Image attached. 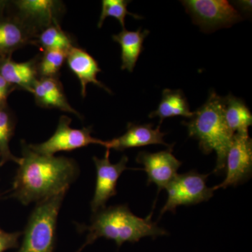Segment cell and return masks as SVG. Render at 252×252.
<instances>
[{"mask_svg":"<svg viewBox=\"0 0 252 252\" xmlns=\"http://www.w3.org/2000/svg\"><path fill=\"white\" fill-rule=\"evenodd\" d=\"M21 147L23 157L15 177L11 196L28 205L67 191L79 175L75 160L41 155L31 150L26 141L21 142Z\"/></svg>","mask_w":252,"mask_h":252,"instance_id":"cell-1","label":"cell"},{"mask_svg":"<svg viewBox=\"0 0 252 252\" xmlns=\"http://www.w3.org/2000/svg\"><path fill=\"white\" fill-rule=\"evenodd\" d=\"M152 212L146 218L136 216L127 205L104 207L94 213L90 225H81L87 231L86 243L81 250L100 238L115 242L118 247L125 243H135L145 237L153 239L167 235L166 230L152 220Z\"/></svg>","mask_w":252,"mask_h":252,"instance_id":"cell-2","label":"cell"},{"mask_svg":"<svg viewBox=\"0 0 252 252\" xmlns=\"http://www.w3.org/2000/svg\"><path fill=\"white\" fill-rule=\"evenodd\" d=\"M183 124L188 129L189 137L198 141L199 147L204 154L216 153L214 173L224 171L225 158L234 136L225 122L224 98L211 93L207 102Z\"/></svg>","mask_w":252,"mask_h":252,"instance_id":"cell-3","label":"cell"},{"mask_svg":"<svg viewBox=\"0 0 252 252\" xmlns=\"http://www.w3.org/2000/svg\"><path fill=\"white\" fill-rule=\"evenodd\" d=\"M66 193L62 192L36 204L17 252H54L58 216Z\"/></svg>","mask_w":252,"mask_h":252,"instance_id":"cell-4","label":"cell"},{"mask_svg":"<svg viewBox=\"0 0 252 252\" xmlns=\"http://www.w3.org/2000/svg\"><path fill=\"white\" fill-rule=\"evenodd\" d=\"M208 176L196 171L177 174L165 188L167 199L160 216L167 212H175L180 206H190L210 200L215 190L207 186Z\"/></svg>","mask_w":252,"mask_h":252,"instance_id":"cell-5","label":"cell"},{"mask_svg":"<svg viewBox=\"0 0 252 252\" xmlns=\"http://www.w3.org/2000/svg\"><path fill=\"white\" fill-rule=\"evenodd\" d=\"M72 119L67 116L60 118L57 128L49 140L40 144H28L33 152L41 155L52 157L61 152H71L87 147L90 144H99L107 147V141L94 138L91 135L92 127L72 128L70 126Z\"/></svg>","mask_w":252,"mask_h":252,"instance_id":"cell-6","label":"cell"},{"mask_svg":"<svg viewBox=\"0 0 252 252\" xmlns=\"http://www.w3.org/2000/svg\"><path fill=\"white\" fill-rule=\"evenodd\" d=\"M182 3L193 22L204 31L228 27L242 19L233 5L225 0H185Z\"/></svg>","mask_w":252,"mask_h":252,"instance_id":"cell-7","label":"cell"},{"mask_svg":"<svg viewBox=\"0 0 252 252\" xmlns=\"http://www.w3.org/2000/svg\"><path fill=\"white\" fill-rule=\"evenodd\" d=\"M15 17L27 26L36 36L55 23H59L64 4L56 0H18L11 1Z\"/></svg>","mask_w":252,"mask_h":252,"instance_id":"cell-8","label":"cell"},{"mask_svg":"<svg viewBox=\"0 0 252 252\" xmlns=\"http://www.w3.org/2000/svg\"><path fill=\"white\" fill-rule=\"evenodd\" d=\"M225 178L213 190L236 187L248 181L252 174V140L249 133H235L225 158Z\"/></svg>","mask_w":252,"mask_h":252,"instance_id":"cell-9","label":"cell"},{"mask_svg":"<svg viewBox=\"0 0 252 252\" xmlns=\"http://www.w3.org/2000/svg\"><path fill=\"white\" fill-rule=\"evenodd\" d=\"M110 150H106L103 158L94 157L96 168V184L94 198L91 203L93 213L106 207L109 199L117 195V185L119 177L127 169L128 158L123 156L117 163L112 164L109 160Z\"/></svg>","mask_w":252,"mask_h":252,"instance_id":"cell-10","label":"cell"},{"mask_svg":"<svg viewBox=\"0 0 252 252\" xmlns=\"http://www.w3.org/2000/svg\"><path fill=\"white\" fill-rule=\"evenodd\" d=\"M136 161L143 165L148 185L155 184L158 192L165 189L175 178L182 164L172 154L171 147L157 153L141 152L136 158Z\"/></svg>","mask_w":252,"mask_h":252,"instance_id":"cell-11","label":"cell"},{"mask_svg":"<svg viewBox=\"0 0 252 252\" xmlns=\"http://www.w3.org/2000/svg\"><path fill=\"white\" fill-rule=\"evenodd\" d=\"M165 133L160 130V126L154 128L152 124H128L124 135L107 141L106 149L124 151L134 147H144L152 144H162L170 147L163 140Z\"/></svg>","mask_w":252,"mask_h":252,"instance_id":"cell-12","label":"cell"},{"mask_svg":"<svg viewBox=\"0 0 252 252\" xmlns=\"http://www.w3.org/2000/svg\"><path fill=\"white\" fill-rule=\"evenodd\" d=\"M68 67L79 79L81 84V94L86 97V89L89 84H94L103 89L109 94L111 91L97 79L101 72L98 63L86 50L74 46L67 53L66 59Z\"/></svg>","mask_w":252,"mask_h":252,"instance_id":"cell-13","label":"cell"},{"mask_svg":"<svg viewBox=\"0 0 252 252\" xmlns=\"http://www.w3.org/2000/svg\"><path fill=\"white\" fill-rule=\"evenodd\" d=\"M38 61L39 56L23 63L15 62L11 56L2 58L0 61V76L16 89L32 94L39 79Z\"/></svg>","mask_w":252,"mask_h":252,"instance_id":"cell-14","label":"cell"},{"mask_svg":"<svg viewBox=\"0 0 252 252\" xmlns=\"http://www.w3.org/2000/svg\"><path fill=\"white\" fill-rule=\"evenodd\" d=\"M32 94L36 104L42 108L56 109L72 113L79 118L81 115L68 102L59 78H41L36 81Z\"/></svg>","mask_w":252,"mask_h":252,"instance_id":"cell-15","label":"cell"},{"mask_svg":"<svg viewBox=\"0 0 252 252\" xmlns=\"http://www.w3.org/2000/svg\"><path fill=\"white\" fill-rule=\"evenodd\" d=\"M35 38V34L14 16L0 19V56L9 57L16 50L34 44Z\"/></svg>","mask_w":252,"mask_h":252,"instance_id":"cell-16","label":"cell"},{"mask_svg":"<svg viewBox=\"0 0 252 252\" xmlns=\"http://www.w3.org/2000/svg\"><path fill=\"white\" fill-rule=\"evenodd\" d=\"M149 34V31L140 29L129 31L126 29L119 34L112 36L113 40L118 43L122 48V69L132 72L136 65L140 55L143 50L144 39Z\"/></svg>","mask_w":252,"mask_h":252,"instance_id":"cell-17","label":"cell"},{"mask_svg":"<svg viewBox=\"0 0 252 252\" xmlns=\"http://www.w3.org/2000/svg\"><path fill=\"white\" fill-rule=\"evenodd\" d=\"M193 112H190L187 99L181 90L165 89L162 91L161 101L157 110L149 114V118L159 117L160 122L165 119L174 117H184L190 119Z\"/></svg>","mask_w":252,"mask_h":252,"instance_id":"cell-18","label":"cell"},{"mask_svg":"<svg viewBox=\"0 0 252 252\" xmlns=\"http://www.w3.org/2000/svg\"><path fill=\"white\" fill-rule=\"evenodd\" d=\"M224 117L230 131L235 133H248L252 125V115L243 100L229 94L224 98Z\"/></svg>","mask_w":252,"mask_h":252,"instance_id":"cell-19","label":"cell"},{"mask_svg":"<svg viewBox=\"0 0 252 252\" xmlns=\"http://www.w3.org/2000/svg\"><path fill=\"white\" fill-rule=\"evenodd\" d=\"M34 44L40 47L41 51L58 50L68 53L74 47V40L65 32L60 23H55L41 32L34 39Z\"/></svg>","mask_w":252,"mask_h":252,"instance_id":"cell-20","label":"cell"},{"mask_svg":"<svg viewBox=\"0 0 252 252\" xmlns=\"http://www.w3.org/2000/svg\"><path fill=\"white\" fill-rule=\"evenodd\" d=\"M15 120L12 114L8 110L7 107L0 109V156L1 163L13 161L19 165L21 158L15 157L11 154L9 148V142L14 135Z\"/></svg>","mask_w":252,"mask_h":252,"instance_id":"cell-21","label":"cell"},{"mask_svg":"<svg viewBox=\"0 0 252 252\" xmlns=\"http://www.w3.org/2000/svg\"><path fill=\"white\" fill-rule=\"evenodd\" d=\"M67 53L58 50L43 51L38 61V73L41 78H59L60 71L66 62Z\"/></svg>","mask_w":252,"mask_h":252,"instance_id":"cell-22","label":"cell"},{"mask_svg":"<svg viewBox=\"0 0 252 252\" xmlns=\"http://www.w3.org/2000/svg\"><path fill=\"white\" fill-rule=\"evenodd\" d=\"M130 1L127 0H103L102 1V11L97 27L102 28L104 21L107 17L115 18L119 21L123 29H125V18L127 15L132 16L135 19H141L142 16L131 14L127 9V6Z\"/></svg>","mask_w":252,"mask_h":252,"instance_id":"cell-23","label":"cell"},{"mask_svg":"<svg viewBox=\"0 0 252 252\" xmlns=\"http://www.w3.org/2000/svg\"><path fill=\"white\" fill-rule=\"evenodd\" d=\"M22 233H6L0 228V252H4L9 249L16 248L18 246V240Z\"/></svg>","mask_w":252,"mask_h":252,"instance_id":"cell-24","label":"cell"},{"mask_svg":"<svg viewBox=\"0 0 252 252\" xmlns=\"http://www.w3.org/2000/svg\"><path fill=\"white\" fill-rule=\"evenodd\" d=\"M16 89L14 86L11 85L4 78L0 76V109L7 107L6 106V101L9 94Z\"/></svg>","mask_w":252,"mask_h":252,"instance_id":"cell-25","label":"cell"},{"mask_svg":"<svg viewBox=\"0 0 252 252\" xmlns=\"http://www.w3.org/2000/svg\"><path fill=\"white\" fill-rule=\"evenodd\" d=\"M8 4H9L8 1H1V0H0V13L2 12L3 10L6 8V6H7Z\"/></svg>","mask_w":252,"mask_h":252,"instance_id":"cell-26","label":"cell"},{"mask_svg":"<svg viewBox=\"0 0 252 252\" xmlns=\"http://www.w3.org/2000/svg\"><path fill=\"white\" fill-rule=\"evenodd\" d=\"M2 58H4V57H3V56H0V61H1V59H2Z\"/></svg>","mask_w":252,"mask_h":252,"instance_id":"cell-27","label":"cell"}]
</instances>
